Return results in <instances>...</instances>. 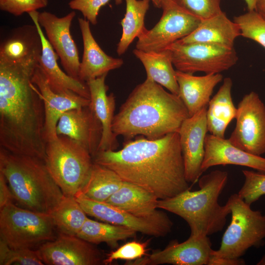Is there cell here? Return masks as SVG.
<instances>
[{"label": "cell", "instance_id": "obj_24", "mask_svg": "<svg viewBox=\"0 0 265 265\" xmlns=\"http://www.w3.org/2000/svg\"><path fill=\"white\" fill-rule=\"evenodd\" d=\"M178 96L185 104L189 116L208 106L214 87L223 80L220 73L194 76L176 70Z\"/></svg>", "mask_w": 265, "mask_h": 265}, {"label": "cell", "instance_id": "obj_32", "mask_svg": "<svg viewBox=\"0 0 265 265\" xmlns=\"http://www.w3.org/2000/svg\"><path fill=\"white\" fill-rule=\"evenodd\" d=\"M58 233L76 236L87 217L75 196H63L50 213Z\"/></svg>", "mask_w": 265, "mask_h": 265}, {"label": "cell", "instance_id": "obj_9", "mask_svg": "<svg viewBox=\"0 0 265 265\" xmlns=\"http://www.w3.org/2000/svg\"><path fill=\"white\" fill-rule=\"evenodd\" d=\"M167 49L176 70L192 74H217L234 66L238 60L234 48L205 43L183 44L178 41Z\"/></svg>", "mask_w": 265, "mask_h": 265}, {"label": "cell", "instance_id": "obj_27", "mask_svg": "<svg viewBox=\"0 0 265 265\" xmlns=\"http://www.w3.org/2000/svg\"><path fill=\"white\" fill-rule=\"evenodd\" d=\"M159 200L145 188L124 181L106 202L135 215L148 216L156 212Z\"/></svg>", "mask_w": 265, "mask_h": 265}, {"label": "cell", "instance_id": "obj_18", "mask_svg": "<svg viewBox=\"0 0 265 265\" xmlns=\"http://www.w3.org/2000/svg\"><path fill=\"white\" fill-rule=\"evenodd\" d=\"M57 135L77 141L87 149L92 158L98 151L102 126L89 106L64 113L57 124Z\"/></svg>", "mask_w": 265, "mask_h": 265}, {"label": "cell", "instance_id": "obj_34", "mask_svg": "<svg viewBox=\"0 0 265 265\" xmlns=\"http://www.w3.org/2000/svg\"><path fill=\"white\" fill-rule=\"evenodd\" d=\"M0 265H43L37 249H14L0 239Z\"/></svg>", "mask_w": 265, "mask_h": 265}, {"label": "cell", "instance_id": "obj_10", "mask_svg": "<svg viewBox=\"0 0 265 265\" xmlns=\"http://www.w3.org/2000/svg\"><path fill=\"white\" fill-rule=\"evenodd\" d=\"M162 13L151 29L146 28L138 37L135 49L145 52L159 51L187 36L201 20L189 14L172 0H161Z\"/></svg>", "mask_w": 265, "mask_h": 265}, {"label": "cell", "instance_id": "obj_39", "mask_svg": "<svg viewBox=\"0 0 265 265\" xmlns=\"http://www.w3.org/2000/svg\"><path fill=\"white\" fill-rule=\"evenodd\" d=\"M48 3V0H0V9L18 16L45 7Z\"/></svg>", "mask_w": 265, "mask_h": 265}, {"label": "cell", "instance_id": "obj_29", "mask_svg": "<svg viewBox=\"0 0 265 265\" xmlns=\"http://www.w3.org/2000/svg\"><path fill=\"white\" fill-rule=\"evenodd\" d=\"M126 12L120 22L122 33L117 44L116 52L119 55L125 53L136 37L146 28L145 17L150 0H125Z\"/></svg>", "mask_w": 265, "mask_h": 265}, {"label": "cell", "instance_id": "obj_8", "mask_svg": "<svg viewBox=\"0 0 265 265\" xmlns=\"http://www.w3.org/2000/svg\"><path fill=\"white\" fill-rule=\"evenodd\" d=\"M49 213L10 203L0 209V239L14 249H37L57 235Z\"/></svg>", "mask_w": 265, "mask_h": 265}, {"label": "cell", "instance_id": "obj_28", "mask_svg": "<svg viewBox=\"0 0 265 265\" xmlns=\"http://www.w3.org/2000/svg\"><path fill=\"white\" fill-rule=\"evenodd\" d=\"M133 53L142 63L147 78L166 88L170 92L179 95L176 70L173 67L167 49L155 52H145L135 49Z\"/></svg>", "mask_w": 265, "mask_h": 265}, {"label": "cell", "instance_id": "obj_23", "mask_svg": "<svg viewBox=\"0 0 265 265\" xmlns=\"http://www.w3.org/2000/svg\"><path fill=\"white\" fill-rule=\"evenodd\" d=\"M42 49L38 31L34 24L15 29L0 46V63H27L39 60Z\"/></svg>", "mask_w": 265, "mask_h": 265}, {"label": "cell", "instance_id": "obj_35", "mask_svg": "<svg viewBox=\"0 0 265 265\" xmlns=\"http://www.w3.org/2000/svg\"><path fill=\"white\" fill-rule=\"evenodd\" d=\"M244 182L238 195L249 205L265 195V174L243 170Z\"/></svg>", "mask_w": 265, "mask_h": 265}, {"label": "cell", "instance_id": "obj_42", "mask_svg": "<svg viewBox=\"0 0 265 265\" xmlns=\"http://www.w3.org/2000/svg\"><path fill=\"white\" fill-rule=\"evenodd\" d=\"M255 11L265 19V0H257Z\"/></svg>", "mask_w": 265, "mask_h": 265}, {"label": "cell", "instance_id": "obj_41", "mask_svg": "<svg viewBox=\"0 0 265 265\" xmlns=\"http://www.w3.org/2000/svg\"><path fill=\"white\" fill-rule=\"evenodd\" d=\"M245 264L244 260L240 258L238 259L219 258L212 255L208 265H243Z\"/></svg>", "mask_w": 265, "mask_h": 265}, {"label": "cell", "instance_id": "obj_3", "mask_svg": "<svg viewBox=\"0 0 265 265\" xmlns=\"http://www.w3.org/2000/svg\"><path fill=\"white\" fill-rule=\"evenodd\" d=\"M189 114L178 95L146 78L137 85L114 115L112 130L116 136L140 135L155 139L178 132Z\"/></svg>", "mask_w": 265, "mask_h": 265}, {"label": "cell", "instance_id": "obj_22", "mask_svg": "<svg viewBox=\"0 0 265 265\" xmlns=\"http://www.w3.org/2000/svg\"><path fill=\"white\" fill-rule=\"evenodd\" d=\"M78 22L83 44L79 80L86 82L120 67L124 63L123 60L109 56L103 51L92 34L89 22L81 18L78 19Z\"/></svg>", "mask_w": 265, "mask_h": 265}, {"label": "cell", "instance_id": "obj_11", "mask_svg": "<svg viewBox=\"0 0 265 265\" xmlns=\"http://www.w3.org/2000/svg\"><path fill=\"white\" fill-rule=\"evenodd\" d=\"M75 197L87 215L105 222L156 237H164L171 231L173 223L163 212L157 210L151 215L139 216L106 202L90 199L80 193Z\"/></svg>", "mask_w": 265, "mask_h": 265}, {"label": "cell", "instance_id": "obj_40", "mask_svg": "<svg viewBox=\"0 0 265 265\" xmlns=\"http://www.w3.org/2000/svg\"><path fill=\"white\" fill-rule=\"evenodd\" d=\"M14 198L6 180L0 173V209L13 203Z\"/></svg>", "mask_w": 265, "mask_h": 265}, {"label": "cell", "instance_id": "obj_12", "mask_svg": "<svg viewBox=\"0 0 265 265\" xmlns=\"http://www.w3.org/2000/svg\"><path fill=\"white\" fill-rule=\"evenodd\" d=\"M236 124L229 140L250 154H265V106L254 91L245 94L237 106Z\"/></svg>", "mask_w": 265, "mask_h": 265}, {"label": "cell", "instance_id": "obj_26", "mask_svg": "<svg viewBox=\"0 0 265 265\" xmlns=\"http://www.w3.org/2000/svg\"><path fill=\"white\" fill-rule=\"evenodd\" d=\"M233 81L225 78L216 93L211 99L207 108L208 132L216 136L225 138V133L230 122L236 118L237 107L232 97Z\"/></svg>", "mask_w": 265, "mask_h": 265}, {"label": "cell", "instance_id": "obj_30", "mask_svg": "<svg viewBox=\"0 0 265 265\" xmlns=\"http://www.w3.org/2000/svg\"><path fill=\"white\" fill-rule=\"evenodd\" d=\"M123 182L113 171L94 162L89 178L79 193L90 199L106 202Z\"/></svg>", "mask_w": 265, "mask_h": 265}, {"label": "cell", "instance_id": "obj_2", "mask_svg": "<svg viewBox=\"0 0 265 265\" xmlns=\"http://www.w3.org/2000/svg\"><path fill=\"white\" fill-rule=\"evenodd\" d=\"M38 64L0 63V146L44 160V106L31 81Z\"/></svg>", "mask_w": 265, "mask_h": 265}, {"label": "cell", "instance_id": "obj_38", "mask_svg": "<svg viewBox=\"0 0 265 265\" xmlns=\"http://www.w3.org/2000/svg\"><path fill=\"white\" fill-rule=\"evenodd\" d=\"M110 0H71L69 7L80 11L84 18L93 25L97 23V16L102 7L109 2ZM115 4L119 5L122 0H114Z\"/></svg>", "mask_w": 265, "mask_h": 265}, {"label": "cell", "instance_id": "obj_15", "mask_svg": "<svg viewBox=\"0 0 265 265\" xmlns=\"http://www.w3.org/2000/svg\"><path fill=\"white\" fill-rule=\"evenodd\" d=\"M75 15L74 11L62 17L44 11L38 12V21L44 28L48 40L60 58L65 73L80 80V62L78 48L70 33L71 23Z\"/></svg>", "mask_w": 265, "mask_h": 265}, {"label": "cell", "instance_id": "obj_19", "mask_svg": "<svg viewBox=\"0 0 265 265\" xmlns=\"http://www.w3.org/2000/svg\"><path fill=\"white\" fill-rule=\"evenodd\" d=\"M28 14L38 31L42 42V49L38 66L51 88L57 93L72 91L90 99L89 90L86 83L71 77L59 67L57 62L59 57L45 37L38 22V12L34 11Z\"/></svg>", "mask_w": 265, "mask_h": 265}, {"label": "cell", "instance_id": "obj_7", "mask_svg": "<svg viewBox=\"0 0 265 265\" xmlns=\"http://www.w3.org/2000/svg\"><path fill=\"white\" fill-rule=\"evenodd\" d=\"M231 214V221L225 230L216 257L238 259L251 247L259 248L265 239V215L253 210L238 195L232 194L226 203Z\"/></svg>", "mask_w": 265, "mask_h": 265}, {"label": "cell", "instance_id": "obj_44", "mask_svg": "<svg viewBox=\"0 0 265 265\" xmlns=\"http://www.w3.org/2000/svg\"><path fill=\"white\" fill-rule=\"evenodd\" d=\"M154 5L158 8H161V0H150Z\"/></svg>", "mask_w": 265, "mask_h": 265}, {"label": "cell", "instance_id": "obj_36", "mask_svg": "<svg viewBox=\"0 0 265 265\" xmlns=\"http://www.w3.org/2000/svg\"><path fill=\"white\" fill-rule=\"evenodd\" d=\"M181 8L200 20L221 12V0H172Z\"/></svg>", "mask_w": 265, "mask_h": 265}, {"label": "cell", "instance_id": "obj_20", "mask_svg": "<svg viewBox=\"0 0 265 265\" xmlns=\"http://www.w3.org/2000/svg\"><path fill=\"white\" fill-rule=\"evenodd\" d=\"M236 165L248 167L265 174V158L248 153L230 142L228 139L207 134L203 172L217 165Z\"/></svg>", "mask_w": 265, "mask_h": 265}, {"label": "cell", "instance_id": "obj_43", "mask_svg": "<svg viewBox=\"0 0 265 265\" xmlns=\"http://www.w3.org/2000/svg\"><path fill=\"white\" fill-rule=\"evenodd\" d=\"M248 11L255 10L257 0H244Z\"/></svg>", "mask_w": 265, "mask_h": 265}, {"label": "cell", "instance_id": "obj_14", "mask_svg": "<svg viewBox=\"0 0 265 265\" xmlns=\"http://www.w3.org/2000/svg\"><path fill=\"white\" fill-rule=\"evenodd\" d=\"M213 249L208 236H190L185 241H172L163 250H155L151 254L128 262L129 265H208Z\"/></svg>", "mask_w": 265, "mask_h": 265}, {"label": "cell", "instance_id": "obj_21", "mask_svg": "<svg viewBox=\"0 0 265 265\" xmlns=\"http://www.w3.org/2000/svg\"><path fill=\"white\" fill-rule=\"evenodd\" d=\"M106 75L105 74L86 82L90 92L89 106L103 128L98 152L115 150L118 146L117 136L112 130L115 106V97L112 93L107 95L108 87L105 83Z\"/></svg>", "mask_w": 265, "mask_h": 265}, {"label": "cell", "instance_id": "obj_25", "mask_svg": "<svg viewBox=\"0 0 265 265\" xmlns=\"http://www.w3.org/2000/svg\"><path fill=\"white\" fill-rule=\"evenodd\" d=\"M239 36L240 31L238 25L222 11L201 20L192 32L177 41L183 44L205 43L233 48L234 42Z\"/></svg>", "mask_w": 265, "mask_h": 265}, {"label": "cell", "instance_id": "obj_13", "mask_svg": "<svg viewBox=\"0 0 265 265\" xmlns=\"http://www.w3.org/2000/svg\"><path fill=\"white\" fill-rule=\"evenodd\" d=\"M37 249L44 265H99L104 264L105 259L92 243L76 236L61 233Z\"/></svg>", "mask_w": 265, "mask_h": 265}, {"label": "cell", "instance_id": "obj_1", "mask_svg": "<svg viewBox=\"0 0 265 265\" xmlns=\"http://www.w3.org/2000/svg\"><path fill=\"white\" fill-rule=\"evenodd\" d=\"M118 151L98 152L93 162L115 172L123 181L140 186L159 199L189 189L178 132L155 139L143 136Z\"/></svg>", "mask_w": 265, "mask_h": 265}, {"label": "cell", "instance_id": "obj_17", "mask_svg": "<svg viewBox=\"0 0 265 265\" xmlns=\"http://www.w3.org/2000/svg\"><path fill=\"white\" fill-rule=\"evenodd\" d=\"M32 82L37 89L45 110L44 136L46 142L55 139L57 123L62 114L72 109L89 106V99L72 91L57 93L50 87L42 71L36 66L33 74Z\"/></svg>", "mask_w": 265, "mask_h": 265}, {"label": "cell", "instance_id": "obj_45", "mask_svg": "<svg viewBox=\"0 0 265 265\" xmlns=\"http://www.w3.org/2000/svg\"><path fill=\"white\" fill-rule=\"evenodd\" d=\"M258 265H265V255H264L261 259L257 264Z\"/></svg>", "mask_w": 265, "mask_h": 265}, {"label": "cell", "instance_id": "obj_16", "mask_svg": "<svg viewBox=\"0 0 265 265\" xmlns=\"http://www.w3.org/2000/svg\"><path fill=\"white\" fill-rule=\"evenodd\" d=\"M207 106L186 118L178 132L184 160L186 179L194 183L203 173L205 140L207 134Z\"/></svg>", "mask_w": 265, "mask_h": 265}, {"label": "cell", "instance_id": "obj_37", "mask_svg": "<svg viewBox=\"0 0 265 265\" xmlns=\"http://www.w3.org/2000/svg\"><path fill=\"white\" fill-rule=\"evenodd\" d=\"M149 241L128 242L114 251H111L104 260V265H109L115 260L135 261L145 256Z\"/></svg>", "mask_w": 265, "mask_h": 265}, {"label": "cell", "instance_id": "obj_4", "mask_svg": "<svg viewBox=\"0 0 265 265\" xmlns=\"http://www.w3.org/2000/svg\"><path fill=\"white\" fill-rule=\"evenodd\" d=\"M228 179L227 171H212L200 177L198 190L187 189L173 197L159 199L158 208L184 219L190 227V236H209L220 232L230 214L226 204L221 206L218 203Z\"/></svg>", "mask_w": 265, "mask_h": 265}, {"label": "cell", "instance_id": "obj_5", "mask_svg": "<svg viewBox=\"0 0 265 265\" xmlns=\"http://www.w3.org/2000/svg\"><path fill=\"white\" fill-rule=\"evenodd\" d=\"M0 173L6 180L14 201L22 208L50 214L64 196L40 159L0 147Z\"/></svg>", "mask_w": 265, "mask_h": 265}, {"label": "cell", "instance_id": "obj_6", "mask_svg": "<svg viewBox=\"0 0 265 265\" xmlns=\"http://www.w3.org/2000/svg\"><path fill=\"white\" fill-rule=\"evenodd\" d=\"M45 162L66 196H75L90 176L94 163L88 151L70 138L58 135L46 143Z\"/></svg>", "mask_w": 265, "mask_h": 265}, {"label": "cell", "instance_id": "obj_31", "mask_svg": "<svg viewBox=\"0 0 265 265\" xmlns=\"http://www.w3.org/2000/svg\"><path fill=\"white\" fill-rule=\"evenodd\" d=\"M136 232L124 226L100 222L87 218L77 236L92 244L106 243L115 248L118 242L135 237Z\"/></svg>", "mask_w": 265, "mask_h": 265}, {"label": "cell", "instance_id": "obj_33", "mask_svg": "<svg viewBox=\"0 0 265 265\" xmlns=\"http://www.w3.org/2000/svg\"><path fill=\"white\" fill-rule=\"evenodd\" d=\"M233 21L238 26L240 36L255 41L265 48V19L256 11L235 16Z\"/></svg>", "mask_w": 265, "mask_h": 265}]
</instances>
